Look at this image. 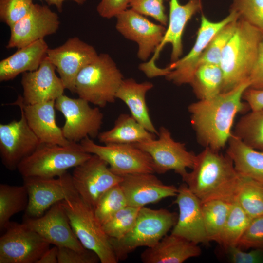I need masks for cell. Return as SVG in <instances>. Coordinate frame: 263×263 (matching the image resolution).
Wrapping results in <instances>:
<instances>
[{"label":"cell","mask_w":263,"mask_h":263,"mask_svg":"<svg viewBox=\"0 0 263 263\" xmlns=\"http://www.w3.org/2000/svg\"><path fill=\"white\" fill-rule=\"evenodd\" d=\"M250 86L248 80L230 91L188 105L191 125L200 144L218 151L225 147L233 133L236 116L250 110L242 101L244 92Z\"/></svg>","instance_id":"obj_1"},{"label":"cell","mask_w":263,"mask_h":263,"mask_svg":"<svg viewBox=\"0 0 263 263\" xmlns=\"http://www.w3.org/2000/svg\"><path fill=\"white\" fill-rule=\"evenodd\" d=\"M191 169L183 181L201 203L213 199L235 201L242 176L226 153L206 147L196 155Z\"/></svg>","instance_id":"obj_2"},{"label":"cell","mask_w":263,"mask_h":263,"mask_svg":"<svg viewBox=\"0 0 263 263\" xmlns=\"http://www.w3.org/2000/svg\"><path fill=\"white\" fill-rule=\"evenodd\" d=\"M65 198L61 201L71 226L82 245L95 252L101 263H117L110 238L96 218L94 208L87 204L75 188L71 174L67 172L59 176Z\"/></svg>","instance_id":"obj_3"},{"label":"cell","mask_w":263,"mask_h":263,"mask_svg":"<svg viewBox=\"0 0 263 263\" xmlns=\"http://www.w3.org/2000/svg\"><path fill=\"white\" fill-rule=\"evenodd\" d=\"M263 39V34L259 29L238 19L235 32L222 53L219 64L223 74L222 93L249 80Z\"/></svg>","instance_id":"obj_4"},{"label":"cell","mask_w":263,"mask_h":263,"mask_svg":"<svg viewBox=\"0 0 263 263\" xmlns=\"http://www.w3.org/2000/svg\"><path fill=\"white\" fill-rule=\"evenodd\" d=\"M123 79V74L113 58L107 53H101L78 74L75 93L79 97L103 108L114 102Z\"/></svg>","instance_id":"obj_5"},{"label":"cell","mask_w":263,"mask_h":263,"mask_svg":"<svg viewBox=\"0 0 263 263\" xmlns=\"http://www.w3.org/2000/svg\"><path fill=\"white\" fill-rule=\"evenodd\" d=\"M177 218L175 212L166 209L141 207L134 225L126 234L118 239L110 238L118 261L125 260L138 247L155 245L174 226Z\"/></svg>","instance_id":"obj_6"},{"label":"cell","mask_w":263,"mask_h":263,"mask_svg":"<svg viewBox=\"0 0 263 263\" xmlns=\"http://www.w3.org/2000/svg\"><path fill=\"white\" fill-rule=\"evenodd\" d=\"M91 155L80 143L72 142L68 146L41 143L19 163L17 169L22 177L55 178L82 164Z\"/></svg>","instance_id":"obj_7"},{"label":"cell","mask_w":263,"mask_h":263,"mask_svg":"<svg viewBox=\"0 0 263 263\" xmlns=\"http://www.w3.org/2000/svg\"><path fill=\"white\" fill-rule=\"evenodd\" d=\"M158 136L157 139L133 144L150 155L155 172L164 174L173 170L183 180L188 172L187 169L192 168L196 155L188 151L184 143L174 140L164 126L160 127Z\"/></svg>","instance_id":"obj_8"},{"label":"cell","mask_w":263,"mask_h":263,"mask_svg":"<svg viewBox=\"0 0 263 263\" xmlns=\"http://www.w3.org/2000/svg\"><path fill=\"white\" fill-rule=\"evenodd\" d=\"M80 144L86 152L95 154L105 160L110 170L117 175L155 172L150 155L133 144L101 145L87 137L80 142Z\"/></svg>","instance_id":"obj_9"},{"label":"cell","mask_w":263,"mask_h":263,"mask_svg":"<svg viewBox=\"0 0 263 263\" xmlns=\"http://www.w3.org/2000/svg\"><path fill=\"white\" fill-rule=\"evenodd\" d=\"M89 103L83 98H72L64 94L56 100L55 108L65 119L61 128L63 135L70 142L98 137L103 114L98 107L92 108Z\"/></svg>","instance_id":"obj_10"},{"label":"cell","mask_w":263,"mask_h":263,"mask_svg":"<svg viewBox=\"0 0 263 263\" xmlns=\"http://www.w3.org/2000/svg\"><path fill=\"white\" fill-rule=\"evenodd\" d=\"M0 238V263H36L51 244L25 224L10 222Z\"/></svg>","instance_id":"obj_11"},{"label":"cell","mask_w":263,"mask_h":263,"mask_svg":"<svg viewBox=\"0 0 263 263\" xmlns=\"http://www.w3.org/2000/svg\"><path fill=\"white\" fill-rule=\"evenodd\" d=\"M71 178L79 195L94 208L101 197L121 182L122 176L113 173L105 160L92 154L88 160L74 168Z\"/></svg>","instance_id":"obj_12"},{"label":"cell","mask_w":263,"mask_h":263,"mask_svg":"<svg viewBox=\"0 0 263 263\" xmlns=\"http://www.w3.org/2000/svg\"><path fill=\"white\" fill-rule=\"evenodd\" d=\"M168 27L162 41L149 60L141 64L139 69L149 78H152L158 67L155 61L165 45L172 46L171 63L180 58L183 53L182 36L185 27L192 16L202 10L201 0H189L182 5L178 0H169Z\"/></svg>","instance_id":"obj_13"},{"label":"cell","mask_w":263,"mask_h":263,"mask_svg":"<svg viewBox=\"0 0 263 263\" xmlns=\"http://www.w3.org/2000/svg\"><path fill=\"white\" fill-rule=\"evenodd\" d=\"M98 55L95 48L77 37L69 38L57 47L48 48L47 56L54 65L65 89L75 93L76 78L80 71Z\"/></svg>","instance_id":"obj_14"},{"label":"cell","mask_w":263,"mask_h":263,"mask_svg":"<svg viewBox=\"0 0 263 263\" xmlns=\"http://www.w3.org/2000/svg\"><path fill=\"white\" fill-rule=\"evenodd\" d=\"M238 19V14L233 11H230L227 17L218 22L210 21L202 14L193 46L185 56L165 67L168 71L166 79L178 86L189 84L198 61L212 38L224 26Z\"/></svg>","instance_id":"obj_15"},{"label":"cell","mask_w":263,"mask_h":263,"mask_svg":"<svg viewBox=\"0 0 263 263\" xmlns=\"http://www.w3.org/2000/svg\"><path fill=\"white\" fill-rule=\"evenodd\" d=\"M20 110L19 120L0 124V157L2 164L10 170L17 169L19 163L41 143L28 124L22 110Z\"/></svg>","instance_id":"obj_16"},{"label":"cell","mask_w":263,"mask_h":263,"mask_svg":"<svg viewBox=\"0 0 263 263\" xmlns=\"http://www.w3.org/2000/svg\"><path fill=\"white\" fill-rule=\"evenodd\" d=\"M116 30L126 38L138 45L137 56L146 62L161 43L166 31L165 26L151 22L132 9L116 17Z\"/></svg>","instance_id":"obj_17"},{"label":"cell","mask_w":263,"mask_h":263,"mask_svg":"<svg viewBox=\"0 0 263 263\" xmlns=\"http://www.w3.org/2000/svg\"><path fill=\"white\" fill-rule=\"evenodd\" d=\"M60 24L59 17L45 5L33 4L27 15L10 27L7 49L21 48L55 34Z\"/></svg>","instance_id":"obj_18"},{"label":"cell","mask_w":263,"mask_h":263,"mask_svg":"<svg viewBox=\"0 0 263 263\" xmlns=\"http://www.w3.org/2000/svg\"><path fill=\"white\" fill-rule=\"evenodd\" d=\"M23 223L50 244L80 251L86 249L73 231L61 201L39 217L24 216Z\"/></svg>","instance_id":"obj_19"},{"label":"cell","mask_w":263,"mask_h":263,"mask_svg":"<svg viewBox=\"0 0 263 263\" xmlns=\"http://www.w3.org/2000/svg\"><path fill=\"white\" fill-rule=\"evenodd\" d=\"M56 67L48 57L43 59L38 69L22 74L23 102L35 104L56 101L64 94L63 83L56 74Z\"/></svg>","instance_id":"obj_20"},{"label":"cell","mask_w":263,"mask_h":263,"mask_svg":"<svg viewBox=\"0 0 263 263\" xmlns=\"http://www.w3.org/2000/svg\"><path fill=\"white\" fill-rule=\"evenodd\" d=\"M128 206L142 207L166 198L176 196L178 188L164 184L152 173H139L122 176L119 183Z\"/></svg>","instance_id":"obj_21"},{"label":"cell","mask_w":263,"mask_h":263,"mask_svg":"<svg viewBox=\"0 0 263 263\" xmlns=\"http://www.w3.org/2000/svg\"><path fill=\"white\" fill-rule=\"evenodd\" d=\"M175 203L178 205L179 212L171 233L196 244L208 243L201 201L189 190L186 183L178 188Z\"/></svg>","instance_id":"obj_22"},{"label":"cell","mask_w":263,"mask_h":263,"mask_svg":"<svg viewBox=\"0 0 263 263\" xmlns=\"http://www.w3.org/2000/svg\"><path fill=\"white\" fill-rule=\"evenodd\" d=\"M13 104L22 110L28 124L41 143L68 146L72 143L64 137L56 123L55 101L25 104L19 95Z\"/></svg>","instance_id":"obj_23"},{"label":"cell","mask_w":263,"mask_h":263,"mask_svg":"<svg viewBox=\"0 0 263 263\" xmlns=\"http://www.w3.org/2000/svg\"><path fill=\"white\" fill-rule=\"evenodd\" d=\"M28 194V204L24 216L38 218L55 204L62 201L65 192L60 177H23Z\"/></svg>","instance_id":"obj_24"},{"label":"cell","mask_w":263,"mask_h":263,"mask_svg":"<svg viewBox=\"0 0 263 263\" xmlns=\"http://www.w3.org/2000/svg\"><path fill=\"white\" fill-rule=\"evenodd\" d=\"M201 254L198 244L171 233L166 235L155 245L147 247L140 258L144 263H182Z\"/></svg>","instance_id":"obj_25"},{"label":"cell","mask_w":263,"mask_h":263,"mask_svg":"<svg viewBox=\"0 0 263 263\" xmlns=\"http://www.w3.org/2000/svg\"><path fill=\"white\" fill-rule=\"evenodd\" d=\"M48 46L43 39L34 42L18 50L0 61V81H7L20 74L38 69L47 56Z\"/></svg>","instance_id":"obj_26"},{"label":"cell","mask_w":263,"mask_h":263,"mask_svg":"<svg viewBox=\"0 0 263 263\" xmlns=\"http://www.w3.org/2000/svg\"><path fill=\"white\" fill-rule=\"evenodd\" d=\"M153 87L152 83H138L132 78L122 80L116 94V98L128 107L131 115L150 132L158 135L149 114L146 101L147 93Z\"/></svg>","instance_id":"obj_27"},{"label":"cell","mask_w":263,"mask_h":263,"mask_svg":"<svg viewBox=\"0 0 263 263\" xmlns=\"http://www.w3.org/2000/svg\"><path fill=\"white\" fill-rule=\"evenodd\" d=\"M227 145L226 154L237 172L263 185V150L247 146L233 133Z\"/></svg>","instance_id":"obj_28"},{"label":"cell","mask_w":263,"mask_h":263,"mask_svg":"<svg viewBox=\"0 0 263 263\" xmlns=\"http://www.w3.org/2000/svg\"><path fill=\"white\" fill-rule=\"evenodd\" d=\"M99 141L104 144H130L155 139L156 135L150 132L132 115L120 114L110 130L100 132Z\"/></svg>","instance_id":"obj_29"},{"label":"cell","mask_w":263,"mask_h":263,"mask_svg":"<svg viewBox=\"0 0 263 263\" xmlns=\"http://www.w3.org/2000/svg\"><path fill=\"white\" fill-rule=\"evenodd\" d=\"M199 100L214 97L222 93L223 74L219 65L204 64L198 66L189 83Z\"/></svg>","instance_id":"obj_30"},{"label":"cell","mask_w":263,"mask_h":263,"mask_svg":"<svg viewBox=\"0 0 263 263\" xmlns=\"http://www.w3.org/2000/svg\"><path fill=\"white\" fill-rule=\"evenodd\" d=\"M28 204V194L24 185H0V229L3 230L15 214L25 211Z\"/></svg>","instance_id":"obj_31"},{"label":"cell","mask_w":263,"mask_h":263,"mask_svg":"<svg viewBox=\"0 0 263 263\" xmlns=\"http://www.w3.org/2000/svg\"><path fill=\"white\" fill-rule=\"evenodd\" d=\"M233 202L213 199L201 203L204 223L209 242H218Z\"/></svg>","instance_id":"obj_32"},{"label":"cell","mask_w":263,"mask_h":263,"mask_svg":"<svg viewBox=\"0 0 263 263\" xmlns=\"http://www.w3.org/2000/svg\"><path fill=\"white\" fill-rule=\"evenodd\" d=\"M233 133L247 146L263 150V109L251 111L242 116Z\"/></svg>","instance_id":"obj_33"},{"label":"cell","mask_w":263,"mask_h":263,"mask_svg":"<svg viewBox=\"0 0 263 263\" xmlns=\"http://www.w3.org/2000/svg\"><path fill=\"white\" fill-rule=\"evenodd\" d=\"M235 201L252 219L263 214V185L242 176Z\"/></svg>","instance_id":"obj_34"},{"label":"cell","mask_w":263,"mask_h":263,"mask_svg":"<svg viewBox=\"0 0 263 263\" xmlns=\"http://www.w3.org/2000/svg\"><path fill=\"white\" fill-rule=\"evenodd\" d=\"M251 220L234 201L217 243L225 249L237 246Z\"/></svg>","instance_id":"obj_35"},{"label":"cell","mask_w":263,"mask_h":263,"mask_svg":"<svg viewBox=\"0 0 263 263\" xmlns=\"http://www.w3.org/2000/svg\"><path fill=\"white\" fill-rule=\"evenodd\" d=\"M127 206L125 195L118 184L110 188L101 197L94 210L96 218L102 225Z\"/></svg>","instance_id":"obj_36"},{"label":"cell","mask_w":263,"mask_h":263,"mask_svg":"<svg viewBox=\"0 0 263 263\" xmlns=\"http://www.w3.org/2000/svg\"><path fill=\"white\" fill-rule=\"evenodd\" d=\"M238 19L229 22L215 35L202 54L198 66L204 64H220L222 53L235 32Z\"/></svg>","instance_id":"obj_37"},{"label":"cell","mask_w":263,"mask_h":263,"mask_svg":"<svg viewBox=\"0 0 263 263\" xmlns=\"http://www.w3.org/2000/svg\"><path fill=\"white\" fill-rule=\"evenodd\" d=\"M141 208L127 206L119 210L102 225L105 233L116 239L124 236L133 227Z\"/></svg>","instance_id":"obj_38"},{"label":"cell","mask_w":263,"mask_h":263,"mask_svg":"<svg viewBox=\"0 0 263 263\" xmlns=\"http://www.w3.org/2000/svg\"><path fill=\"white\" fill-rule=\"evenodd\" d=\"M230 11L259 29L263 34V0H233Z\"/></svg>","instance_id":"obj_39"},{"label":"cell","mask_w":263,"mask_h":263,"mask_svg":"<svg viewBox=\"0 0 263 263\" xmlns=\"http://www.w3.org/2000/svg\"><path fill=\"white\" fill-rule=\"evenodd\" d=\"M32 0H0V20L9 27L25 17L33 5Z\"/></svg>","instance_id":"obj_40"},{"label":"cell","mask_w":263,"mask_h":263,"mask_svg":"<svg viewBox=\"0 0 263 263\" xmlns=\"http://www.w3.org/2000/svg\"><path fill=\"white\" fill-rule=\"evenodd\" d=\"M169 0H130L129 6L137 13L150 16L160 24L168 25L169 17L165 13L164 3Z\"/></svg>","instance_id":"obj_41"},{"label":"cell","mask_w":263,"mask_h":263,"mask_svg":"<svg viewBox=\"0 0 263 263\" xmlns=\"http://www.w3.org/2000/svg\"><path fill=\"white\" fill-rule=\"evenodd\" d=\"M237 246L263 250V214L252 219Z\"/></svg>","instance_id":"obj_42"},{"label":"cell","mask_w":263,"mask_h":263,"mask_svg":"<svg viewBox=\"0 0 263 263\" xmlns=\"http://www.w3.org/2000/svg\"><path fill=\"white\" fill-rule=\"evenodd\" d=\"M57 248L58 263H97L100 261L95 252L86 248L80 251L67 247Z\"/></svg>","instance_id":"obj_43"},{"label":"cell","mask_w":263,"mask_h":263,"mask_svg":"<svg viewBox=\"0 0 263 263\" xmlns=\"http://www.w3.org/2000/svg\"><path fill=\"white\" fill-rule=\"evenodd\" d=\"M225 249L229 260L232 263H263V250L253 249L249 252H245L237 246L229 247Z\"/></svg>","instance_id":"obj_44"},{"label":"cell","mask_w":263,"mask_h":263,"mask_svg":"<svg viewBox=\"0 0 263 263\" xmlns=\"http://www.w3.org/2000/svg\"><path fill=\"white\" fill-rule=\"evenodd\" d=\"M130 2V0H101L96 10L102 18L111 19L127 9Z\"/></svg>","instance_id":"obj_45"},{"label":"cell","mask_w":263,"mask_h":263,"mask_svg":"<svg viewBox=\"0 0 263 263\" xmlns=\"http://www.w3.org/2000/svg\"><path fill=\"white\" fill-rule=\"evenodd\" d=\"M250 87L263 89V39L260 43L257 58L249 77Z\"/></svg>","instance_id":"obj_46"},{"label":"cell","mask_w":263,"mask_h":263,"mask_svg":"<svg viewBox=\"0 0 263 263\" xmlns=\"http://www.w3.org/2000/svg\"><path fill=\"white\" fill-rule=\"evenodd\" d=\"M242 98L248 104L251 111L263 109V89L247 88Z\"/></svg>","instance_id":"obj_47"},{"label":"cell","mask_w":263,"mask_h":263,"mask_svg":"<svg viewBox=\"0 0 263 263\" xmlns=\"http://www.w3.org/2000/svg\"><path fill=\"white\" fill-rule=\"evenodd\" d=\"M58 248L54 245L46 250L36 263H58Z\"/></svg>","instance_id":"obj_48"},{"label":"cell","mask_w":263,"mask_h":263,"mask_svg":"<svg viewBox=\"0 0 263 263\" xmlns=\"http://www.w3.org/2000/svg\"><path fill=\"white\" fill-rule=\"evenodd\" d=\"M66 0L72 1L79 5H82L87 0H46V1L49 6L54 5L58 12H61L63 9V3Z\"/></svg>","instance_id":"obj_49"}]
</instances>
